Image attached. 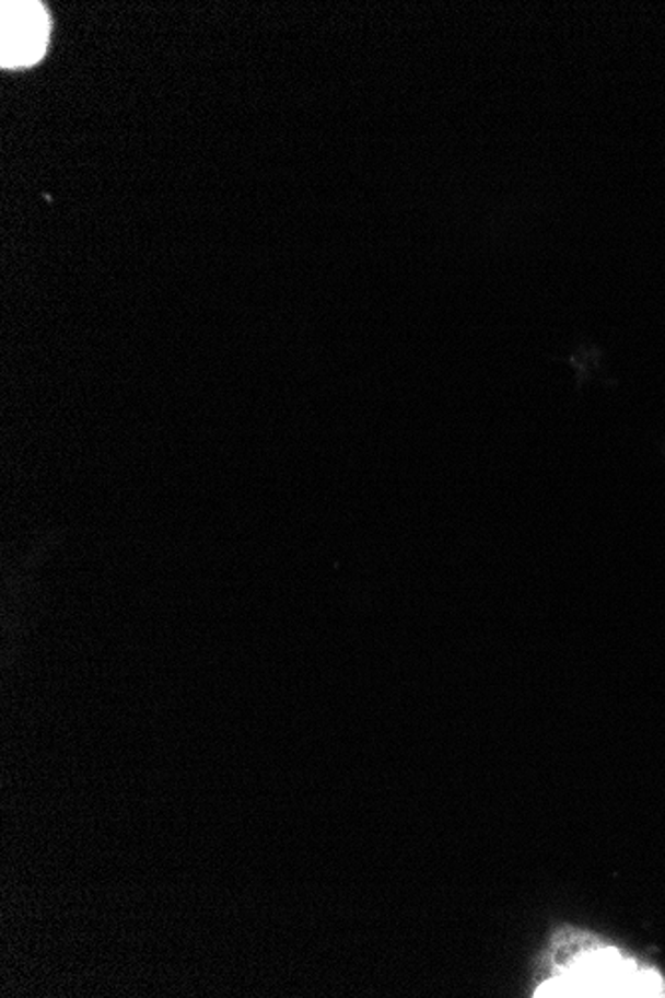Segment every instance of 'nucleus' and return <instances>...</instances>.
Returning <instances> with one entry per match:
<instances>
[{"label": "nucleus", "instance_id": "nucleus-1", "mask_svg": "<svg viewBox=\"0 0 665 998\" xmlns=\"http://www.w3.org/2000/svg\"><path fill=\"white\" fill-rule=\"evenodd\" d=\"M50 21L40 2H2V67H31L45 55Z\"/></svg>", "mask_w": 665, "mask_h": 998}]
</instances>
